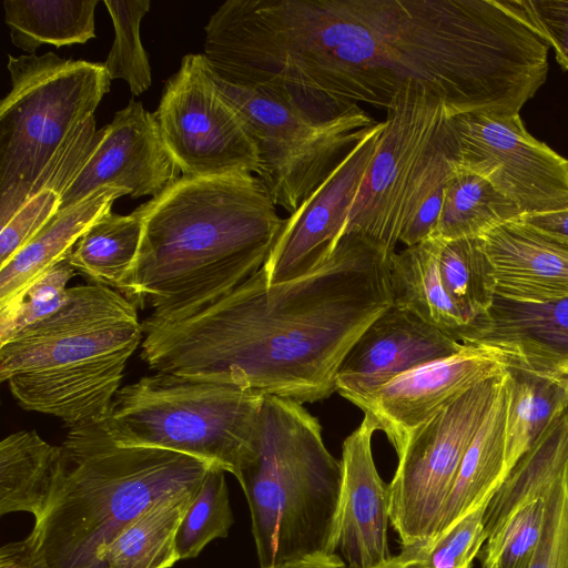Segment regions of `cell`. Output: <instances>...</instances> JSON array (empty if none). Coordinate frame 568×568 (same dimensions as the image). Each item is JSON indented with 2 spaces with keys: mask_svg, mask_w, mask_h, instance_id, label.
Returning a JSON list of instances; mask_svg holds the SVG:
<instances>
[{
  "mask_svg": "<svg viewBox=\"0 0 568 568\" xmlns=\"http://www.w3.org/2000/svg\"><path fill=\"white\" fill-rule=\"evenodd\" d=\"M204 31L219 79L325 116L386 110L409 84L450 115H515L548 73L549 45L506 0H226Z\"/></svg>",
  "mask_w": 568,
  "mask_h": 568,
  "instance_id": "obj_1",
  "label": "cell"
},
{
  "mask_svg": "<svg viewBox=\"0 0 568 568\" xmlns=\"http://www.w3.org/2000/svg\"><path fill=\"white\" fill-rule=\"evenodd\" d=\"M395 252L357 232L292 280L268 284L261 267L204 308L142 321L141 358L150 369L235 384L314 403L336 392L344 358L393 304Z\"/></svg>",
  "mask_w": 568,
  "mask_h": 568,
  "instance_id": "obj_2",
  "label": "cell"
},
{
  "mask_svg": "<svg viewBox=\"0 0 568 568\" xmlns=\"http://www.w3.org/2000/svg\"><path fill=\"white\" fill-rule=\"evenodd\" d=\"M135 211L142 237L129 298L163 321L204 308L257 272L284 220L252 173L181 175Z\"/></svg>",
  "mask_w": 568,
  "mask_h": 568,
  "instance_id": "obj_3",
  "label": "cell"
},
{
  "mask_svg": "<svg viewBox=\"0 0 568 568\" xmlns=\"http://www.w3.org/2000/svg\"><path fill=\"white\" fill-rule=\"evenodd\" d=\"M142 339L130 298L93 282L74 285L57 312L0 345V379L23 409L67 428L102 422Z\"/></svg>",
  "mask_w": 568,
  "mask_h": 568,
  "instance_id": "obj_4",
  "label": "cell"
},
{
  "mask_svg": "<svg viewBox=\"0 0 568 568\" xmlns=\"http://www.w3.org/2000/svg\"><path fill=\"white\" fill-rule=\"evenodd\" d=\"M65 469L29 534L47 568H102L106 546L159 500L200 487L212 466L181 453L116 444L102 422L68 428Z\"/></svg>",
  "mask_w": 568,
  "mask_h": 568,
  "instance_id": "obj_5",
  "label": "cell"
},
{
  "mask_svg": "<svg viewBox=\"0 0 568 568\" xmlns=\"http://www.w3.org/2000/svg\"><path fill=\"white\" fill-rule=\"evenodd\" d=\"M11 90L0 103V226L43 190L61 194L89 155L94 112L110 90L103 63L8 55Z\"/></svg>",
  "mask_w": 568,
  "mask_h": 568,
  "instance_id": "obj_6",
  "label": "cell"
},
{
  "mask_svg": "<svg viewBox=\"0 0 568 568\" xmlns=\"http://www.w3.org/2000/svg\"><path fill=\"white\" fill-rule=\"evenodd\" d=\"M341 479L318 419L303 404L265 395L255 457L239 481L261 568L325 550Z\"/></svg>",
  "mask_w": 568,
  "mask_h": 568,
  "instance_id": "obj_7",
  "label": "cell"
},
{
  "mask_svg": "<svg viewBox=\"0 0 568 568\" xmlns=\"http://www.w3.org/2000/svg\"><path fill=\"white\" fill-rule=\"evenodd\" d=\"M457 168V144L444 102L406 85L386 109L376 151L351 206L345 233L395 251L428 239ZM343 234V235H344Z\"/></svg>",
  "mask_w": 568,
  "mask_h": 568,
  "instance_id": "obj_8",
  "label": "cell"
},
{
  "mask_svg": "<svg viewBox=\"0 0 568 568\" xmlns=\"http://www.w3.org/2000/svg\"><path fill=\"white\" fill-rule=\"evenodd\" d=\"M264 397L235 384L155 372L122 386L102 423L121 446L189 455L240 481L255 457Z\"/></svg>",
  "mask_w": 568,
  "mask_h": 568,
  "instance_id": "obj_9",
  "label": "cell"
},
{
  "mask_svg": "<svg viewBox=\"0 0 568 568\" xmlns=\"http://www.w3.org/2000/svg\"><path fill=\"white\" fill-rule=\"evenodd\" d=\"M213 75L257 149L255 175L273 203L290 214L378 123L361 105L324 116L282 92L245 89Z\"/></svg>",
  "mask_w": 568,
  "mask_h": 568,
  "instance_id": "obj_10",
  "label": "cell"
},
{
  "mask_svg": "<svg viewBox=\"0 0 568 568\" xmlns=\"http://www.w3.org/2000/svg\"><path fill=\"white\" fill-rule=\"evenodd\" d=\"M504 373L468 389L418 427L397 453L388 484L389 516L403 546L435 537L462 460Z\"/></svg>",
  "mask_w": 568,
  "mask_h": 568,
  "instance_id": "obj_11",
  "label": "cell"
},
{
  "mask_svg": "<svg viewBox=\"0 0 568 568\" xmlns=\"http://www.w3.org/2000/svg\"><path fill=\"white\" fill-rule=\"evenodd\" d=\"M154 113L182 175L256 174L257 149L221 94L203 54L182 58Z\"/></svg>",
  "mask_w": 568,
  "mask_h": 568,
  "instance_id": "obj_12",
  "label": "cell"
},
{
  "mask_svg": "<svg viewBox=\"0 0 568 568\" xmlns=\"http://www.w3.org/2000/svg\"><path fill=\"white\" fill-rule=\"evenodd\" d=\"M457 166L488 180L524 215L568 210V160L535 139L519 114L450 115Z\"/></svg>",
  "mask_w": 568,
  "mask_h": 568,
  "instance_id": "obj_13",
  "label": "cell"
},
{
  "mask_svg": "<svg viewBox=\"0 0 568 568\" xmlns=\"http://www.w3.org/2000/svg\"><path fill=\"white\" fill-rule=\"evenodd\" d=\"M506 366L491 348L465 344L452 356L415 366L348 402L374 420L398 453L418 427Z\"/></svg>",
  "mask_w": 568,
  "mask_h": 568,
  "instance_id": "obj_14",
  "label": "cell"
},
{
  "mask_svg": "<svg viewBox=\"0 0 568 568\" xmlns=\"http://www.w3.org/2000/svg\"><path fill=\"white\" fill-rule=\"evenodd\" d=\"M181 175L155 113L131 100L109 124L97 131L89 155L61 194L59 210L101 187L125 189L131 199L155 197Z\"/></svg>",
  "mask_w": 568,
  "mask_h": 568,
  "instance_id": "obj_15",
  "label": "cell"
},
{
  "mask_svg": "<svg viewBox=\"0 0 568 568\" xmlns=\"http://www.w3.org/2000/svg\"><path fill=\"white\" fill-rule=\"evenodd\" d=\"M383 129L384 121L373 126L318 189L283 220L262 266L268 284L298 276L336 246Z\"/></svg>",
  "mask_w": 568,
  "mask_h": 568,
  "instance_id": "obj_16",
  "label": "cell"
},
{
  "mask_svg": "<svg viewBox=\"0 0 568 568\" xmlns=\"http://www.w3.org/2000/svg\"><path fill=\"white\" fill-rule=\"evenodd\" d=\"M376 430L374 420L364 415L342 446L341 488L324 552L337 554L347 568H373L392 557L389 486L381 478L372 452Z\"/></svg>",
  "mask_w": 568,
  "mask_h": 568,
  "instance_id": "obj_17",
  "label": "cell"
},
{
  "mask_svg": "<svg viewBox=\"0 0 568 568\" xmlns=\"http://www.w3.org/2000/svg\"><path fill=\"white\" fill-rule=\"evenodd\" d=\"M465 344L413 313L390 306L353 345L336 376V392L349 400L420 364L452 356Z\"/></svg>",
  "mask_w": 568,
  "mask_h": 568,
  "instance_id": "obj_18",
  "label": "cell"
},
{
  "mask_svg": "<svg viewBox=\"0 0 568 568\" xmlns=\"http://www.w3.org/2000/svg\"><path fill=\"white\" fill-rule=\"evenodd\" d=\"M460 343L491 348L507 365L557 376L568 363V298L519 302L495 295Z\"/></svg>",
  "mask_w": 568,
  "mask_h": 568,
  "instance_id": "obj_19",
  "label": "cell"
},
{
  "mask_svg": "<svg viewBox=\"0 0 568 568\" xmlns=\"http://www.w3.org/2000/svg\"><path fill=\"white\" fill-rule=\"evenodd\" d=\"M480 237L497 296L519 302L568 298V245L521 217Z\"/></svg>",
  "mask_w": 568,
  "mask_h": 568,
  "instance_id": "obj_20",
  "label": "cell"
},
{
  "mask_svg": "<svg viewBox=\"0 0 568 568\" xmlns=\"http://www.w3.org/2000/svg\"><path fill=\"white\" fill-rule=\"evenodd\" d=\"M130 192L101 187L75 204L59 210L40 232L0 267V307L17 298L42 273L65 260L84 232Z\"/></svg>",
  "mask_w": 568,
  "mask_h": 568,
  "instance_id": "obj_21",
  "label": "cell"
},
{
  "mask_svg": "<svg viewBox=\"0 0 568 568\" xmlns=\"http://www.w3.org/2000/svg\"><path fill=\"white\" fill-rule=\"evenodd\" d=\"M65 469L62 446L34 430H19L0 443V516L29 513L39 521L59 490Z\"/></svg>",
  "mask_w": 568,
  "mask_h": 568,
  "instance_id": "obj_22",
  "label": "cell"
},
{
  "mask_svg": "<svg viewBox=\"0 0 568 568\" xmlns=\"http://www.w3.org/2000/svg\"><path fill=\"white\" fill-rule=\"evenodd\" d=\"M439 251L440 241L428 237L392 253V305L413 313L460 342L469 324L444 286L439 270Z\"/></svg>",
  "mask_w": 568,
  "mask_h": 568,
  "instance_id": "obj_23",
  "label": "cell"
},
{
  "mask_svg": "<svg viewBox=\"0 0 568 568\" xmlns=\"http://www.w3.org/2000/svg\"><path fill=\"white\" fill-rule=\"evenodd\" d=\"M506 407L504 373L493 404L462 460L435 537L489 501L505 480Z\"/></svg>",
  "mask_w": 568,
  "mask_h": 568,
  "instance_id": "obj_24",
  "label": "cell"
},
{
  "mask_svg": "<svg viewBox=\"0 0 568 568\" xmlns=\"http://www.w3.org/2000/svg\"><path fill=\"white\" fill-rule=\"evenodd\" d=\"M505 420L506 477L552 418L568 406V389L556 376L507 365Z\"/></svg>",
  "mask_w": 568,
  "mask_h": 568,
  "instance_id": "obj_25",
  "label": "cell"
},
{
  "mask_svg": "<svg viewBox=\"0 0 568 568\" xmlns=\"http://www.w3.org/2000/svg\"><path fill=\"white\" fill-rule=\"evenodd\" d=\"M568 467V406L549 423L491 496L485 513L487 537L520 505L545 496Z\"/></svg>",
  "mask_w": 568,
  "mask_h": 568,
  "instance_id": "obj_26",
  "label": "cell"
},
{
  "mask_svg": "<svg viewBox=\"0 0 568 568\" xmlns=\"http://www.w3.org/2000/svg\"><path fill=\"white\" fill-rule=\"evenodd\" d=\"M142 237V221L111 211L98 219L79 239L68 257L90 282L113 288L129 298Z\"/></svg>",
  "mask_w": 568,
  "mask_h": 568,
  "instance_id": "obj_27",
  "label": "cell"
},
{
  "mask_svg": "<svg viewBox=\"0 0 568 568\" xmlns=\"http://www.w3.org/2000/svg\"><path fill=\"white\" fill-rule=\"evenodd\" d=\"M199 488L168 496L126 526L101 555L102 568H171L178 528Z\"/></svg>",
  "mask_w": 568,
  "mask_h": 568,
  "instance_id": "obj_28",
  "label": "cell"
},
{
  "mask_svg": "<svg viewBox=\"0 0 568 568\" xmlns=\"http://www.w3.org/2000/svg\"><path fill=\"white\" fill-rule=\"evenodd\" d=\"M98 0H4L12 43L34 54L42 45L70 47L95 38Z\"/></svg>",
  "mask_w": 568,
  "mask_h": 568,
  "instance_id": "obj_29",
  "label": "cell"
},
{
  "mask_svg": "<svg viewBox=\"0 0 568 568\" xmlns=\"http://www.w3.org/2000/svg\"><path fill=\"white\" fill-rule=\"evenodd\" d=\"M523 216L518 206L481 175L457 166L446 183L442 209L429 237H480Z\"/></svg>",
  "mask_w": 568,
  "mask_h": 568,
  "instance_id": "obj_30",
  "label": "cell"
},
{
  "mask_svg": "<svg viewBox=\"0 0 568 568\" xmlns=\"http://www.w3.org/2000/svg\"><path fill=\"white\" fill-rule=\"evenodd\" d=\"M440 241L439 270L444 286L470 325L493 305L496 283L481 237Z\"/></svg>",
  "mask_w": 568,
  "mask_h": 568,
  "instance_id": "obj_31",
  "label": "cell"
},
{
  "mask_svg": "<svg viewBox=\"0 0 568 568\" xmlns=\"http://www.w3.org/2000/svg\"><path fill=\"white\" fill-rule=\"evenodd\" d=\"M225 473L211 466L186 510L175 537L180 560L199 556L216 538H225L233 524Z\"/></svg>",
  "mask_w": 568,
  "mask_h": 568,
  "instance_id": "obj_32",
  "label": "cell"
},
{
  "mask_svg": "<svg viewBox=\"0 0 568 568\" xmlns=\"http://www.w3.org/2000/svg\"><path fill=\"white\" fill-rule=\"evenodd\" d=\"M114 28V40L103 62L111 80L128 82L133 95L152 84L151 67L140 39V23L150 10V0H104Z\"/></svg>",
  "mask_w": 568,
  "mask_h": 568,
  "instance_id": "obj_33",
  "label": "cell"
},
{
  "mask_svg": "<svg viewBox=\"0 0 568 568\" xmlns=\"http://www.w3.org/2000/svg\"><path fill=\"white\" fill-rule=\"evenodd\" d=\"M488 503L435 538L403 546L400 557L409 568H471L487 539L485 513Z\"/></svg>",
  "mask_w": 568,
  "mask_h": 568,
  "instance_id": "obj_34",
  "label": "cell"
},
{
  "mask_svg": "<svg viewBox=\"0 0 568 568\" xmlns=\"http://www.w3.org/2000/svg\"><path fill=\"white\" fill-rule=\"evenodd\" d=\"M546 497L517 507L487 537L480 550L481 568H529L544 526Z\"/></svg>",
  "mask_w": 568,
  "mask_h": 568,
  "instance_id": "obj_35",
  "label": "cell"
},
{
  "mask_svg": "<svg viewBox=\"0 0 568 568\" xmlns=\"http://www.w3.org/2000/svg\"><path fill=\"white\" fill-rule=\"evenodd\" d=\"M75 274L68 258L62 260L0 307V345L57 312L67 301L68 283Z\"/></svg>",
  "mask_w": 568,
  "mask_h": 568,
  "instance_id": "obj_36",
  "label": "cell"
},
{
  "mask_svg": "<svg viewBox=\"0 0 568 568\" xmlns=\"http://www.w3.org/2000/svg\"><path fill=\"white\" fill-rule=\"evenodd\" d=\"M529 568H568V467L547 493L544 526Z\"/></svg>",
  "mask_w": 568,
  "mask_h": 568,
  "instance_id": "obj_37",
  "label": "cell"
},
{
  "mask_svg": "<svg viewBox=\"0 0 568 568\" xmlns=\"http://www.w3.org/2000/svg\"><path fill=\"white\" fill-rule=\"evenodd\" d=\"M59 193L43 190L24 203L0 230V267L21 251L58 212Z\"/></svg>",
  "mask_w": 568,
  "mask_h": 568,
  "instance_id": "obj_38",
  "label": "cell"
},
{
  "mask_svg": "<svg viewBox=\"0 0 568 568\" xmlns=\"http://www.w3.org/2000/svg\"><path fill=\"white\" fill-rule=\"evenodd\" d=\"M510 9L555 51L568 70V0H506Z\"/></svg>",
  "mask_w": 568,
  "mask_h": 568,
  "instance_id": "obj_39",
  "label": "cell"
},
{
  "mask_svg": "<svg viewBox=\"0 0 568 568\" xmlns=\"http://www.w3.org/2000/svg\"><path fill=\"white\" fill-rule=\"evenodd\" d=\"M0 568H47L29 537L0 548Z\"/></svg>",
  "mask_w": 568,
  "mask_h": 568,
  "instance_id": "obj_40",
  "label": "cell"
},
{
  "mask_svg": "<svg viewBox=\"0 0 568 568\" xmlns=\"http://www.w3.org/2000/svg\"><path fill=\"white\" fill-rule=\"evenodd\" d=\"M271 568H347L344 560L337 554L316 552L304 558L285 562ZM373 568H409L398 554L387 561Z\"/></svg>",
  "mask_w": 568,
  "mask_h": 568,
  "instance_id": "obj_41",
  "label": "cell"
},
{
  "mask_svg": "<svg viewBox=\"0 0 568 568\" xmlns=\"http://www.w3.org/2000/svg\"><path fill=\"white\" fill-rule=\"evenodd\" d=\"M524 221L568 245V210L521 216Z\"/></svg>",
  "mask_w": 568,
  "mask_h": 568,
  "instance_id": "obj_42",
  "label": "cell"
},
{
  "mask_svg": "<svg viewBox=\"0 0 568 568\" xmlns=\"http://www.w3.org/2000/svg\"><path fill=\"white\" fill-rule=\"evenodd\" d=\"M556 377L561 378L565 382L566 387L568 389V363L559 369Z\"/></svg>",
  "mask_w": 568,
  "mask_h": 568,
  "instance_id": "obj_43",
  "label": "cell"
}]
</instances>
